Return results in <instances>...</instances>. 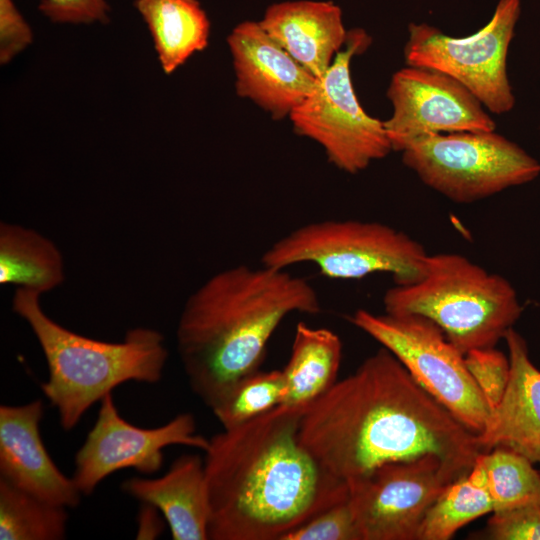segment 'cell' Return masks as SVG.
Returning <instances> with one entry per match:
<instances>
[{
    "label": "cell",
    "instance_id": "1",
    "mask_svg": "<svg viewBox=\"0 0 540 540\" xmlns=\"http://www.w3.org/2000/svg\"><path fill=\"white\" fill-rule=\"evenodd\" d=\"M299 438L346 482L385 463L427 454L439 457L458 479L484 452L478 435L384 347L305 408Z\"/></svg>",
    "mask_w": 540,
    "mask_h": 540
},
{
    "label": "cell",
    "instance_id": "2",
    "mask_svg": "<svg viewBox=\"0 0 540 540\" xmlns=\"http://www.w3.org/2000/svg\"><path fill=\"white\" fill-rule=\"evenodd\" d=\"M305 408L279 405L209 439V539L281 540L349 497L347 482L300 441Z\"/></svg>",
    "mask_w": 540,
    "mask_h": 540
},
{
    "label": "cell",
    "instance_id": "3",
    "mask_svg": "<svg viewBox=\"0 0 540 540\" xmlns=\"http://www.w3.org/2000/svg\"><path fill=\"white\" fill-rule=\"evenodd\" d=\"M320 311L314 287L287 269L240 264L214 274L188 297L177 325L189 386L212 409L239 379L259 370L288 315Z\"/></svg>",
    "mask_w": 540,
    "mask_h": 540
},
{
    "label": "cell",
    "instance_id": "4",
    "mask_svg": "<svg viewBox=\"0 0 540 540\" xmlns=\"http://www.w3.org/2000/svg\"><path fill=\"white\" fill-rule=\"evenodd\" d=\"M40 294L17 287L12 311L31 328L47 362L49 377L41 389L57 409L60 425L73 429L86 411L128 381L157 383L168 358L163 335L136 327L121 342H106L75 333L42 309Z\"/></svg>",
    "mask_w": 540,
    "mask_h": 540
},
{
    "label": "cell",
    "instance_id": "5",
    "mask_svg": "<svg viewBox=\"0 0 540 540\" xmlns=\"http://www.w3.org/2000/svg\"><path fill=\"white\" fill-rule=\"evenodd\" d=\"M383 305L389 314L430 319L464 355L495 347L522 313L506 278L456 253L429 254L424 275L389 288Z\"/></svg>",
    "mask_w": 540,
    "mask_h": 540
},
{
    "label": "cell",
    "instance_id": "6",
    "mask_svg": "<svg viewBox=\"0 0 540 540\" xmlns=\"http://www.w3.org/2000/svg\"><path fill=\"white\" fill-rule=\"evenodd\" d=\"M429 254L405 232L360 220H322L304 224L279 238L261 263L276 269L311 263L331 279H361L389 273L395 284L418 281Z\"/></svg>",
    "mask_w": 540,
    "mask_h": 540
},
{
    "label": "cell",
    "instance_id": "7",
    "mask_svg": "<svg viewBox=\"0 0 540 540\" xmlns=\"http://www.w3.org/2000/svg\"><path fill=\"white\" fill-rule=\"evenodd\" d=\"M400 153L425 185L456 203L488 198L540 174L538 160L496 130L426 135Z\"/></svg>",
    "mask_w": 540,
    "mask_h": 540
},
{
    "label": "cell",
    "instance_id": "8",
    "mask_svg": "<svg viewBox=\"0 0 540 540\" xmlns=\"http://www.w3.org/2000/svg\"><path fill=\"white\" fill-rule=\"evenodd\" d=\"M370 44L365 30H350L344 48L288 117L296 134L319 144L328 161L349 174L365 170L393 151L383 121L364 110L353 86L352 58Z\"/></svg>",
    "mask_w": 540,
    "mask_h": 540
},
{
    "label": "cell",
    "instance_id": "9",
    "mask_svg": "<svg viewBox=\"0 0 540 540\" xmlns=\"http://www.w3.org/2000/svg\"><path fill=\"white\" fill-rule=\"evenodd\" d=\"M349 320L389 350L467 428L477 435L485 430L491 408L470 375L464 354L438 325L417 314H374L364 309Z\"/></svg>",
    "mask_w": 540,
    "mask_h": 540
},
{
    "label": "cell",
    "instance_id": "10",
    "mask_svg": "<svg viewBox=\"0 0 540 540\" xmlns=\"http://www.w3.org/2000/svg\"><path fill=\"white\" fill-rule=\"evenodd\" d=\"M520 13V0H499L488 23L463 37L447 35L427 23H410L405 63L452 77L489 113H508L514 108L515 96L507 56Z\"/></svg>",
    "mask_w": 540,
    "mask_h": 540
},
{
    "label": "cell",
    "instance_id": "11",
    "mask_svg": "<svg viewBox=\"0 0 540 540\" xmlns=\"http://www.w3.org/2000/svg\"><path fill=\"white\" fill-rule=\"evenodd\" d=\"M454 480L439 457L427 454L347 481L361 540H418L427 511Z\"/></svg>",
    "mask_w": 540,
    "mask_h": 540
},
{
    "label": "cell",
    "instance_id": "12",
    "mask_svg": "<svg viewBox=\"0 0 540 540\" xmlns=\"http://www.w3.org/2000/svg\"><path fill=\"white\" fill-rule=\"evenodd\" d=\"M185 445L206 451L209 439L196 434L191 413L176 415L156 428L137 427L123 419L112 394L100 401L96 422L75 455L73 480L82 495H91L107 476L124 468L153 474L163 464V449Z\"/></svg>",
    "mask_w": 540,
    "mask_h": 540
},
{
    "label": "cell",
    "instance_id": "13",
    "mask_svg": "<svg viewBox=\"0 0 540 540\" xmlns=\"http://www.w3.org/2000/svg\"><path fill=\"white\" fill-rule=\"evenodd\" d=\"M386 95L392 114L383 123L393 151L426 135L496 130L488 110L467 88L431 68L397 70Z\"/></svg>",
    "mask_w": 540,
    "mask_h": 540
},
{
    "label": "cell",
    "instance_id": "14",
    "mask_svg": "<svg viewBox=\"0 0 540 540\" xmlns=\"http://www.w3.org/2000/svg\"><path fill=\"white\" fill-rule=\"evenodd\" d=\"M236 94L275 120L289 117L311 93L317 78L300 65L260 25L244 21L227 37Z\"/></svg>",
    "mask_w": 540,
    "mask_h": 540
},
{
    "label": "cell",
    "instance_id": "15",
    "mask_svg": "<svg viewBox=\"0 0 540 540\" xmlns=\"http://www.w3.org/2000/svg\"><path fill=\"white\" fill-rule=\"evenodd\" d=\"M43 412L39 399L0 406V478L43 501L74 508L82 494L44 446L39 430Z\"/></svg>",
    "mask_w": 540,
    "mask_h": 540
},
{
    "label": "cell",
    "instance_id": "16",
    "mask_svg": "<svg viewBox=\"0 0 540 540\" xmlns=\"http://www.w3.org/2000/svg\"><path fill=\"white\" fill-rule=\"evenodd\" d=\"M504 339L510 374L485 430L478 435L484 452L503 446L540 463V370L532 363L525 339L510 328Z\"/></svg>",
    "mask_w": 540,
    "mask_h": 540
},
{
    "label": "cell",
    "instance_id": "17",
    "mask_svg": "<svg viewBox=\"0 0 540 540\" xmlns=\"http://www.w3.org/2000/svg\"><path fill=\"white\" fill-rule=\"evenodd\" d=\"M261 27L300 65L321 77L348 38L338 5L331 1L297 0L270 5Z\"/></svg>",
    "mask_w": 540,
    "mask_h": 540
},
{
    "label": "cell",
    "instance_id": "18",
    "mask_svg": "<svg viewBox=\"0 0 540 540\" xmlns=\"http://www.w3.org/2000/svg\"><path fill=\"white\" fill-rule=\"evenodd\" d=\"M121 488L161 512L172 539H209L210 503L204 459L199 455L183 454L163 476L132 477Z\"/></svg>",
    "mask_w": 540,
    "mask_h": 540
},
{
    "label": "cell",
    "instance_id": "19",
    "mask_svg": "<svg viewBox=\"0 0 540 540\" xmlns=\"http://www.w3.org/2000/svg\"><path fill=\"white\" fill-rule=\"evenodd\" d=\"M341 359L342 342L337 334L299 322L282 369L285 392L281 405L307 407L321 397L337 382Z\"/></svg>",
    "mask_w": 540,
    "mask_h": 540
},
{
    "label": "cell",
    "instance_id": "20",
    "mask_svg": "<svg viewBox=\"0 0 540 540\" xmlns=\"http://www.w3.org/2000/svg\"><path fill=\"white\" fill-rule=\"evenodd\" d=\"M166 74L208 45L210 22L198 0H135Z\"/></svg>",
    "mask_w": 540,
    "mask_h": 540
},
{
    "label": "cell",
    "instance_id": "21",
    "mask_svg": "<svg viewBox=\"0 0 540 540\" xmlns=\"http://www.w3.org/2000/svg\"><path fill=\"white\" fill-rule=\"evenodd\" d=\"M64 280L63 255L52 240L34 229L1 221V285H15L41 295Z\"/></svg>",
    "mask_w": 540,
    "mask_h": 540
},
{
    "label": "cell",
    "instance_id": "22",
    "mask_svg": "<svg viewBox=\"0 0 540 540\" xmlns=\"http://www.w3.org/2000/svg\"><path fill=\"white\" fill-rule=\"evenodd\" d=\"M482 453L468 474L450 482L431 505L418 540H448L467 523L493 512Z\"/></svg>",
    "mask_w": 540,
    "mask_h": 540
},
{
    "label": "cell",
    "instance_id": "23",
    "mask_svg": "<svg viewBox=\"0 0 540 540\" xmlns=\"http://www.w3.org/2000/svg\"><path fill=\"white\" fill-rule=\"evenodd\" d=\"M67 521L66 507L43 501L0 478L1 540H60Z\"/></svg>",
    "mask_w": 540,
    "mask_h": 540
},
{
    "label": "cell",
    "instance_id": "24",
    "mask_svg": "<svg viewBox=\"0 0 540 540\" xmlns=\"http://www.w3.org/2000/svg\"><path fill=\"white\" fill-rule=\"evenodd\" d=\"M482 456L493 512L540 503V473L530 460L503 446Z\"/></svg>",
    "mask_w": 540,
    "mask_h": 540
},
{
    "label": "cell",
    "instance_id": "25",
    "mask_svg": "<svg viewBox=\"0 0 540 540\" xmlns=\"http://www.w3.org/2000/svg\"><path fill=\"white\" fill-rule=\"evenodd\" d=\"M284 392L282 370H257L239 379L211 410L223 429H229L281 405Z\"/></svg>",
    "mask_w": 540,
    "mask_h": 540
},
{
    "label": "cell",
    "instance_id": "26",
    "mask_svg": "<svg viewBox=\"0 0 540 540\" xmlns=\"http://www.w3.org/2000/svg\"><path fill=\"white\" fill-rule=\"evenodd\" d=\"M281 540H361L349 497L322 510Z\"/></svg>",
    "mask_w": 540,
    "mask_h": 540
},
{
    "label": "cell",
    "instance_id": "27",
    "mask_svg": "<svg viewBox=\"0 0 540 540\" xmlns=\"http://www.w3.org/2000/svg\"><path fill=\"white\" fill-rule=\"evenodd\" d=\"M464 360L492 411L502 399L508 384L509 358L493 347L471 350L464 355Z\"/></svg>",
    "mask_w": 540,
    "mask_h": 540
},
{
    "label": "cell",
    "instance_id": "28",
    "mask_svg": "<svg viewBox=\"0 0 540 540\" xmlns=\"http://www.w3.org/2000/svg\"><path fill=\"white\" fill-rule=\"evenodd\" d=\"M483 536L492 540H540V503L493 512Z\"/></svg>",
    "mask_w": 540,
    "mask_h": 540
},
{
    "label": "cell",
    "instance_id": "29",
    "mask_svg": "<svg viewBox=\"0 0 540 540\" xmlns=\"http://www.w3.org/2000/svg\"><path fill=\"white\" fill-rule=\"evenodd\" d=\"M39 11L50 21L61 24H92L109 21L106 0H41Z\"/></svg>",
    "mask_w": 540,
    "mask_h": 540
},
{
    "label": "cell",
    "instance_id": "30",
    "mask_svg": "<svg viewBox=\"0 0 540 540\" xmlns=\"http://www.w3.org/2000/svg\"><path fill=\"white\" fill-rule=\"evenodd\" d=\"M33 34L13 0H0V62L7 64L31 44Z\"/></svg>",
    "mask_w": 540,
    "mask_h": 540
},
{
    "label": "cell",
    "instance_id": "31",
    "mask_svg": "<svg viewBox=\"0 0 540 540\" xmlns=\"http://www.w3.org/2000/svg\"><path fill=\"white\" fill-rule=\"evenodd\" d=\"M142 508L138 518L137 539L155 538L161 532V521L158 517V510L152 505L142 503Z\"/></svg>",
    "mask_w": 540,
    "mask_h": 540
}]
</instances>
